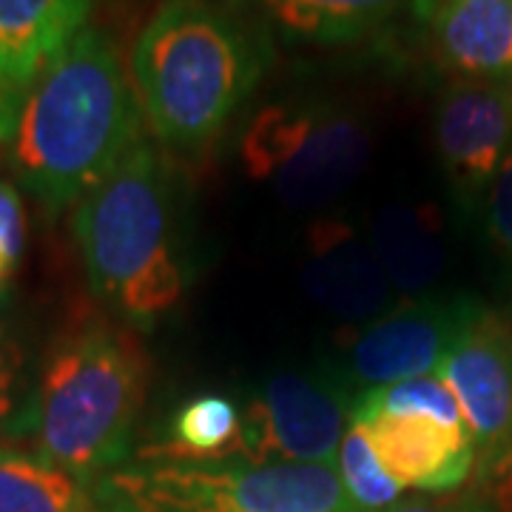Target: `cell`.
Here are the masks:
<instances>
[{"instance_id":"1","label":"cell","mask_w":512,"mask_h":512,"mask_svg":"<svg viewBox=\"0 0 512 512\" xmlns=\"http://www.w3.org/2000/svg\"><path fill=\"white\" fill-rule=\"evenodd\" d=\"M143 126L114 37L86 26L20 97L9 160L20 185L60 214L109 177Z\"/></svg>"},{"instance_id":"2","label":"cell","mask_w":512,"mask_h":512,"mask_svg":"<svg viewBox=\"0 0 512 512\" xmlns=\"http://www.w3.org/2000/svg\"><path fill=\"white\" fill-rule=\"evenodd\" d=\"M271 43L231 0H165L128 60L151 137L174 154L214 146L262 83Z\"/></svg>"},{"instance_id":"3","label":"cell","mask_w":512,"mask_h":512,"mask_svg":"<svg viewBox=\"0 0 512 512\" xmlns=\"http://www.w3.org/2000/svg\"><path fill=\"white\" fill-rule=\"evenodd\" d=\"M72 231L94 296L123 325L151 333L183 305L194 268L180 194L146 137L74 205Z\"/></svg>"},{"instance_id":"4","label":"cell","mask_w":512,"mask_h":512,"mask_svg":"<svg viewBox=\"0 0 512 512\" xmlns=\"http://www.w3.org/2000/svg\"><path fill=\"white\" fill-rule=\"evenodd\" d=\"M146 373L128 330L80 322L49 350L18 433L32 439L37 456L94 484L131 458Z\"/></svg>"},{"instance_id":"5","label":"cell","mask_w":512,"mask_h":512,"mask_svg":"<svg viewBox=\"0 0 512 512\" xmlns=\"http://www.w3.org/2000/svg\"><path fill=\"white\" fill-rule=\"evenodd\" d=\"M103 512H345L333 464L143 453L92 484Z\"/></svg>"},{"instance_id":"6","label":"cell","mask_w":512,"mask_h":512,"mask_svg":"<svg viewBox=\"0 0 512 512\" xmlns=\"http://www.w3.org/2000/svg\"><path fill=\"white\" fill-rule=\"evenodd\" d=\"M239 163L293 211H319L362 177L370 128L328 97H285L256 109L239 131Z\"/></svg>"},{"instance_id":"7","label":"cell","mask_w":512,"mask_h":512,"mask_svg":"<svg viewBox=\"0 0 512 512\" xmlns=\"http://www.w3.org/2000/svg\"><path fill=\"white\" fill-rule=\"evenodd\" d=\"M353 393L333 367L276 370L242 407L237 456L333 464L348 433Z\"/></svg>"},{"instance_id":"8","label":"cell","mask_w":512,"mask_h":512,"mask_svg":"<svg viewBox=\"0 0 512 512\" xmlns=\"http://www.w3.org/2000/svg\"><path fill=\"white\" fill-rule=\"evenodd\" d=\"M481 313V299L470 293L433 291L396 302L356 330L333 370L348 384L353 399L376 387L436 373L441 359Z\"/></svg>"},{"instance_id":"9","label":"cell","mask_w":512,"mask_h":512,"mask_svg":"<svg viewBox=\"0 0 512 512\" xmlns=\"http://www.w3.org/2000/svg\"><path fill=\"white\" fill-rule=\"evenodd\" d=\"M512 143V86L453 77L436 100L433 146L464 220H481Z\"/></svg>"},{"instance_id":"10","label":"cell","mask_w":512,"mask_h":512,"mask_svg":"<svg viewBox=\"0 0 512 512\" xmlns=\"http://www.w3.org/2000/svg\"><path fill=\"white\" fill-rule=\"evenodd\" d=\"M436 373L456 396L484 473L512 439V328L484 308Z\"/></svg>"},{"instance_id":"11","label":"cell","mask_w":512,"mask_h":512,"mask_svg":"<svg viewBox=\"0 0 512 512\" xmlns=\"http://www.w3.org/2000/svg\"><path fill=\"white\" fill-rule=\"evenodd\" d=\"M302 288L339 322H370L396 302V291L362 231L348 217H319L305 239Z\"/></svg>"},{"instance_id":"12","label":"cell","mask_w":512,"mask_h":512,"mask_svg":"<svg viewBox=\"0 0 512 512\" xmlns=\"http://www.w3.org/2000/svg\"><path fill=\"white\" fill-rule=\"evenodd\" d=\"M353 421L365 427L373 453L399 487L450 493L476 470V447L461 424L419 413H367Z\"/></svg>"},{"instance_id":"13","label":"cell","mask_w":512,"mask_h":512,"mask_svg":"<svg viewBox=\"0 0 512 512\" xmlns=\"http://www.w3.org/2000/svg\"><path fill=\"white\" fill-rule=\"evenodd\" d=\"M416 20L450 77L512 86V0H421Z\"/></svg>"},{"instance_id":"14","label":"cell","mask_w":512,"mask_h":512,"mask_svg":"<svg viewBox=\"0 0 512 512\" xmlns=\"http://www.w3.org/2000/svg\"><path fill=\"white\" fill-rule=\"evenodd\" d=\"M259 23L271 40L291 46H350L382 32L402 15L419 12L421 0H231Z\"/></svg>"},{"instance_id":"15","label":"cell","mask_w":512,"mask_h":512,"mask_svg":"<svg viewBox=\"0 0 512 512\" xmlns=\"http://www.w3.org/2000/svg\"><path fill=\"white\" fill-rule=\"evenodd\" d=\"M92 12V0H0V92L23 97Z\"/></svg>"},{"instance_id":"16","label":"cell","mask_w":512,"mask_h":512,"mask_svg":"<svg viewBox=\"0 0 512 512\" xmlns=\"http://www.w3.org/2000/svg\"><path fill=\"white\" fill-rule=\"evenodd\" d=\"M367 237L393 291L410 299L433 293L444 274L447 251L430 211L416 205L379 208L367 228Z\"/></svg>"},{"instance_id":"17","label":"cell","mask_w":512,"mask_h":512,"mask_svg":"<svg viewBox=\"0 0 512 512\" xmlns=\"http://www.w3.org/2000/svg\"><path fill=\"white\" fill-rule=\"evenodd\" d=\"M0 512H103L89 481L35 450L0 447Z\"/></svg>"},{"instance_id":"18","label":"cell","mask_w":512,"mask_h":512,"mask_svg":"<svg viewBox=\"0 0 512 512\" xmlns=\"http://www.w3.org/2000/svg\"><path fill=\"white\" fill-rule=\"evenodd\" d=\"M242 407L222 393H202L177 407L168 424V441L146 453L185 458L237 456Z\"/></svg>"},{"instance_id":"19","label":"cell","mask_w":512,"mask_h":512,"mask_svg":"<svg viewBox=\"0 0 512 512\" xmlns=\"http://www.w3.org/2000/svg\"><path fill=\"white\" fill-rule=\"evenodd\" d=\"M333 470L342 487L345 512H387L402 501L404 487L384 470L359 421H350L348 433L342 436Z\"/></svg>"},{"instance_id":"20","label":"cell","mask_w":512,"mask_h":512,"mask_svg":"<svg viewBox=\"0 0 512 512\" xmlns=\"http://www.w3.org/2000/svg\"><path fill=\"white\" fill-rule=\"evenodd\" d=\"M367 413H419V416H430V419H439L444 424L467 427L453 390L444 384L439 373L413 376V379L376 387V390H367L362 396H356L350 421L367 416Z\"/></svg>"},{"instance_id":"21","label":"cell","mask_w":512,"mask_h":512,"mask_svg":"<svg viewBox=\"0 0 512 512\" xmlns=\"http://www.w3.org/2000/svg\"><path fill=\"white\" fill-rule=\"evenodd\" d=\"M484 228H487V237L495 245V251L501 254V259L507 262V268L512 271V143L501 171L495 177L493 188H490V197L484 205Z\"/></svg>"},{"instance_id":"22","label":"cell","mask_w":512,"mask_h":512,"mask_svg":"<svg viewBox=\"0 0 512 512\" xmlns=\"http://www.w3.org/2000/svg\"><path fill=\"white\" fill-rule=\"evenodd\" d=\"M20 379H23V353L12 330L0 322V424L15 421V433L29 404V399H23Z\"/></svg>"},{"instance_id":"23","label":"cell","mask_w":512,"mask_h":512,"mask_svg":"<svg viewBox=\"0 0 512 512\" xmlns=\"http://www.w3.org/2000/svg\"><path fill=\"white\" fill-rule=\"evenodd\" d=\"M478 484L498 510L512 512V439L507 450L484 473H478Z\"/></svg>"},{"instance_id":"24","label":"cell","mask_w":512,"mask_h":512,"mask_svg":"<svg viewBox=\"0 0 512 512\" xmlns=\"http://www.w3.org/2000/svg\"><path fill=\"white\" fill-rule=\"evenodd\" d=\"M0 237L9 242L15 254H23V242H26L23 205H20L18 191L3 180H0Z\"/></svg>"},{"instance_id":"25","label":"cell","mask_w":512,"mask_h":512,"mask_svg":"<svg viewBox=\"0 0 512 512\" xmlns=\"http://www.w3.org/2000/svg\"><path fill=\"white\" fill-rule=\"evenodd\" d=\"M387 512H484V507L473 498L461 501H433V498H407L393 504Z\"/></svg>"},{"instance_id":"26","label":"cell","mask_w":512,"mask_h":512,"mask_svg":"<svg viewBox=\"0 0 512 512\" xmlns=\"http://www.w3.org/2000/svg\"><path fill=\"white\" fill-rule=\"evenodd\" d=\"M18 259L20 256L9 248V242L0 237V288H3V285H6V279L12 276V268L18 265Z\"/></svg>"}]
</instances>
